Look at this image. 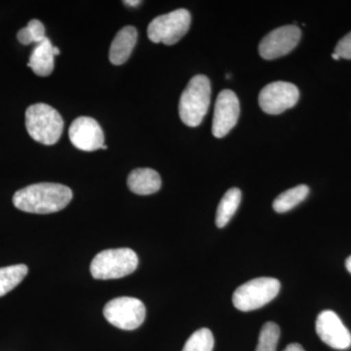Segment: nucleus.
Returning a JSON list of instances; mask_svg holds the SVG:
<instances>
[{
	"label": "nucleus",
	"instance_id": "423d86ee",
	"mask_svg": "<svg viewBox=\"0 0 351 351\" xmlns=\"http://www.w3.org/2000/svg\"><path fill=\"white\" fill-rule=\"evenodd\" d=\"M191 16L186 9H178L158 16L147 27V36L154 43L174 45L181 40L191 27Z\"/></svg>",
	"mask_w": 351,
	"mask_h": 351
},
{
	"label": "nucleus",
	"instance_id": "6e6552de",
	"mask_svg": "<svg viewBox=\"0 0 351 351\" xmlns=\"http://www.w3.org/2000/svg\"><path fill=\"white\" fill-rule=\"evenodd\" d=\"M299 98V89L294 84L276 82L263 88L258 96V104L265 113L280 114L294 107Z\"/></svg>",
	"mask_w": 351,
	"mask_h": 351
},
{
	"label": "nucleus",
	"instance_id": "f8f14e48",
	"mask_svg": "<svg viewBox=\"0 0 351 351\" xmlns=\"http://www.w3.org/2000/svg\"><path fill=\"white\" fill-rule=\"evenodd\" d=\"M71 144L83 152H95L105 145V136L96 120L80 117L71 123L69 129Z\"/></svg>",
	"mask_w": 351,
	"mask_h": 351
},
{
	"label": "nucleus",
	"instance_id": "f3484780",
	"mask_svg": "<svg viewBox=\"0 0 351 351\" xmlns=\"http://www.w3.org/2000/svg\"><path fill=\"white\" fill-rule=\"evenodd\" d=\"M308 193L309 189L306 184H300V186L284 191L280 195L277 196L272 204L274 211L280 214L290 211L306 199Z\"/></svg>",
	"mask_w": 351,
	"mask_h": 351
},
{
	"label": "nucleus",
	"instance_id": "a211bd4d",
	"mask_svg": "<svg viewBox=\"0 0 351 351\" xmlns=\"http://www.w3.org/2000/svg\"><path fill=\"white\" fill-rule=\"evenodd\" d=\"M29 269L25 265H15L0 269V297L8 294L27 276Z\"/></svg>",
	"mask_w": 351,
	"mask_h": 351
},
{
	"label": "nucleus",
	"instance_id": "0eeeda50",
	"mask_svg": "<svg viewBox=\"0 0 351 351\" xmlns=\"http://www.w3.org/2000/svg\"><path fill=\"white\" fill-rule=\"evenodd\" d=\"M106 319L119 329L132 331L144 323L147 311L142 301L131 297H120L104 307Z\"/></svg>",
	"mask_w": 351,
	"mask_h": 351
},
{
	"label": "nucleus",
	"instance_id": "20e7f679",
	"mask_svg": "<svg viewBox=\"0 0 351 351\" xmlns=\"http://www.w3.org/2000/svg\"><path fill=\"white\" fill-rule=\"evenodd\" d=\"M138 265L137 254L130 248L108 249L92 261L90 271L95 279L110 280L130 276Z\"/></svg>",
	"mask_w": 351,
	"mask_h": 351
},
{
	"label": "nucleus",
	"instance_id": "f03ea898",
	"mask_svg": "<svg viewBox=\"0 0 351 351\" xmlns=\"http://www.w3.org/2000/svg\"><path fill=\"white\" fill-rule=\"evenodd\" d=\"M211 101V83L207 76L199 75L191 78L179 103L182 121L189 127L199 126L209 110Z\"/></svg>",
	"mask_w": 351,
	"mask_h": 351
},
{
	"label": "nucleus",
	"instance_id": "bb28decb",
	"mask_svg": "<svg viewBox=\"0 0 351 351\" xmlns=\"http://www.w3.org/2000/svg\"><path fill=\"white\" fill-rule=\"evenodd\" d=\"M332 59L334 60H339L341 58L338 56V55L336 54V53H334V54L332 55Z\"/></svg>",
	"mask_w": 351,
	"mask_h": 351
},
{
	"label": "nucleus",
	"instance_id": "dca6fc26",
	"mask_svg": "<svg viewBox=\"0 0 351 351\" xmlns=\"http://www.w3.org/2000/svg\"><path fill=\"white\" fill-rule=\"evenodd\" d=\"M241 197L242 193L239 189L233 188L226 191L217 209L216 225L218 228H225L230 223L239 209Z\"/></svg>",
	"mask_w": 351,
	"mask_h": 351
},
{
	"label": "nucleus",
	"instance_id": "4be33fe9",
	"mask_svg": "<svg viewBox=\"0 0 351 351\" xmlns=\"http://www.w3.org/2000/svg\"><path fill=\"white\" fill-rule=\"evenodd\" d=\"M335 53L339 58H343L346 60L351 59V32L346 34L339 41L336 48H335Z\"/></svg>",
	"mask_w": 351,
	"mask_h": 351
},
{
	"label": "nucleus",
	"instance_id": "6ab92c4d",
	"mask_svg": "<svg viewBox=\"0 0 351 351\" xmlns=\"http://www.w3.org/2000/svg\"><path fill=\"white\" fill-rule=\"evenodd\" d=\"M213 334L207 328L197 330L189 337L182 351H213Z\"/></svg>",
	"mask_w": 351,
	"mask_h": 351
},
{
	"label": "nucleus",
	"instance_id": "1a4fd4ad",
	"mask_svg": "<svg viewBox=\"0 0 351 351\" xmlns=\"http://www.w3.org/2000/svg\"><path fill=\"white\" fill-rule=\"evenodd\" d=\"M301 36V29L295 25L277 27L261 41L258 52L265 60L285 56L298 45Z\"/></svg>",
	"mask_w": 351,
	"mask_h": 351
},
{
	"label": "nucleus",
	"instance_id": "b1692460",
	"mask_svg": "<svg viewBox=\"0 0 351 351\" xmlns=\"http://www.w3.org/2000/svg\"><path fill=\"white\" fill-rule=\"evenodd\" d=\"M124 3H125L126 5L135 7L140 5V4L142 3V1H138V0H135V1H132V0H126V1H124Z\"/></svg>",
	"mask_w": 351,
	"mask_h": 351
},
{
	"label": "nucleus",
	"instance_id": "aec40b11",
	"mask_svg": "<svg viewBox=\"0 0 351 351\" xmlns=\"http://www.w3.org/2000/svg\"><path fill=\"white\" fill-rule=\"evenodd\" d=\"M280 338V328L276 323L267 322L261 330L256 351H276Z\"/></svg>",
	"mask_w": 351,
	"mask_h": 351
},
{
	"label": "nucleus",
	"instance_id": "a878e982",
	"mask_svg": "<svg viewBox=\"0 0 351 351\" xmlns=\"http://www.w3.org/2000/svg\"><path fill=\"white\" fill-rule=\"evenodd\" d=\"M54 53H55V56H58V55H60V49L59 48L56 47V46H55L54 47Z\"/></svg>",
	"mask_w": 351,
	"mask_h": 351
},
{
	"label": "nucleus",
	"instance_id": "cd10ccee",
	"mask_svg": "<svg viewBox=\"0 0 351 351\" xmlns=\"http://www.w3.org/2000/svg\"><path fill=\"white\" fill-rule=\"evenodd\" d=\"M108 147L106 145H104L103 147H101V149H107Z\"/></svg>",
	"mask_w": 351,
	"mask_h": 351
},
{
	"label": "nucleus",
	"instance_id": "5701e85b",
	"mask_svg": "<svg viewBox=\"0 0 351 351\" xmlns=\"http://www.w3.org/2000/svg\"><path fill=\"white\" fill-rule=\"evenodd\" d=\"M283 351H306L304 350V348L299 343H291L286 346L285 350Z\"/></svg>",
	"mask_w": 351,
	"mask_h": 351
},
{
	"label": "nucleus",
	"instance_id": "412c9836",
	"mask_svg": "<svg viewBox=\"0 0 351 351\" xmlns=\"http://www.w3.org/2000/svg\"><path fill=\"white\" fill-rule=\"evenodd\" d=\"M18 40L24 45L32 43L38 44L46 38L45 27L39 20L29 21L27 27L20 29L17 34Z\"/></svg>",
	"mask_w": 351,
	"mask_h": 351
},
{
	"label": "nucleus",
	"instance_id": "9d476101",
	"mask_svg": "<svg viewBox=\"0 0 351 351\" xmlns=\"http://www.w3.org/2000/svg\"><path fill=\"white\" fill-rule=\"evenodd\" d=\"M315 329L321 341L330 348L339 350L350 348L351 332L334 311H322L316 319Z\"/></svg>",
	"mask_w": 351,
	"mask_h": 351
},
{
	"label": "nucleus",
	"instance_id": "7ed1b4c3",
	"mask_svg": "<svg viewBox=\"0 0 351 351\" xmlns=\"http://www.w3.org/2000/svg\"><path fill=\"white\" fill-rule=\"evenodd\" d=\"M27 133L36 142L46 145L56 144L61 138L64 120L57 110L46 104H36L25 112Z\"/></svg>",
	"mask_w": 351,
	"mask_h": 351
},
{
	"label": "nucleus",
	"instance_id": "4468645a",
	"mask_svg": "<svg viewBox=\"0 0 351 351\" xmlns=\"http://www.w3.org/2000/svg\"><path fill=\"white\" fill-rule=\"evenodd\" d=\"M127 184L132 193L138 195H149L161 188L160 175L151 168H138L132 171L127 179Z\"/></svg>",
	"mask_w": 351,
	"mask_h": 351
},
{
	"label": "nucleus",
	"instance_id": "393cba45",
	"mask_svg": "<svg viewBox=\"0 0 351 351\" xmlns=\"http://www.w3.org/2000/svg\"><path fill=\"white\" fill-rule=\"evenodd\" d=\"M346 269L348 270V272H350V274H351V256H350V257H348V258H346Z\"/></svg>",
	"mask_w": 351,
	"mask_h": 351
},
{
	"label": "nucleus",
	"instance_id": "ddd939ff",
	"mask_svg": "<svg viewBox=\"0 0 351 351\" xmlns=\"http://www.w3.org/2000/svg\"><path fill=\"white\" fill-rule=\"evenodd\" d=\"M138 32L136 27L132 25L122 27L114 39L110 48V61L115 66H120L126 63L127 60L131 56L132 51L137 43Z\"/></svg>",
	"mask_w": 351,
	"mask_h": 351
},
{
	"label": "nucleus",
	"instance_id": "f257e3e1",
	"mask_svg": "<svg viewBox=\"0 0 351 351\" xmlns=\"http://www.w3.org/2000/svg\"><path fill=\"white\" fill-rule=\"evenodd\" d=\"M73 199V191L66 186L40 182L20 189L13 196L17 209L32 214H52L64 209Z\"/></svg>",
	"mask_w": 351,
	"mask_h": 351
},
{
	"label": "nucleus",
	"instance_id": "39448f33",
	"mask_svg": "<svg viewBox=\"0 0 351 351\" xmlns=\"http://www.w3.org/2000/svg\"><path fill=\"white\" fill-rule=\"evenodd\" d=\"M281 284L272 277H258L242 284L232 295L233 306L240 311L248 313L269 304L276 299Z\"/></svg>",
	"mask_w": 351,
	"mask_h": 351
},
{
	"label": "nucleus",
	"instance_id": "9b49d317",
	"mask_svg": "<svg viewBox=\"0 0 351 351\" xmlns=\"http://www.w3.org/2000/svg\"><path fill=\"white\" fill-rule=\"evenodd\" d=\"M239 100L232 90H223L215 105L212 133L216 138H223L230 133L239 121Z\"/></svg>",
	"mask_w": 351,
	"mask_h": 351
},
{
	"label": "nucleus",
	"instance_id": "2eb2a0df",
	"mask_svg": "<svg viewBox=\"0 0 351 351\" xmlns=\"http://www.w3.org/2000/svg\"><path fill=\"white\" fill-rule=\"evenodd\" d=\"M54 47L50 39L46 38L40 43L36 44L29 56L27 66L38 76H48L54 71Z\"/></svg>",
	"mask_w": 351,
	"mask_h": 351
}]
</instances>
